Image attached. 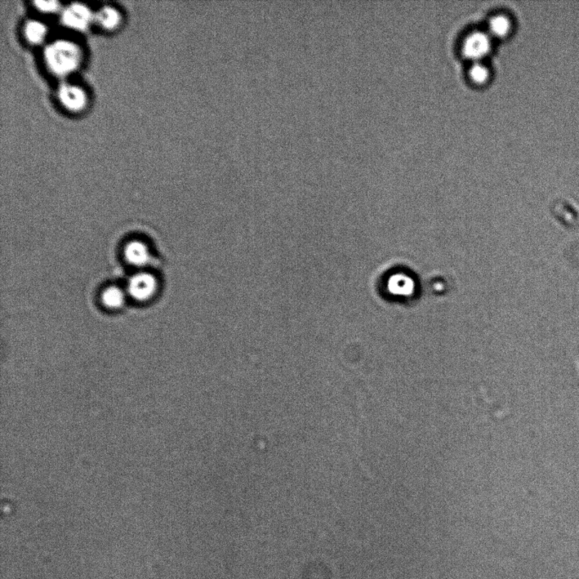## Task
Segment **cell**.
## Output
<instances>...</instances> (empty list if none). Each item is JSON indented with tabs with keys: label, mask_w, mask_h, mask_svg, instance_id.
<instances>
[{
	"label": "cell",
	"mask_w": 579,
	"mask_h": 579,
	"mask_svg": "<svg viewBox=\"0 0 579 579\" xmlns=\"http://www.w3.org/2000/svg\"><path fill=\"white\" fill-rule=\"evenodd\" d=\"M92 13L82 4H73L66 9L62 15L64 24L71 28L83 30L90 24Z\"/></svg>",
	"instance_id": "cell-4"
},
{
	"label": "cell",
	"mask_w": 579,
	"mask_h": 579,
	"mask_svg": "<svg viewBox=\"0 0 579 579\" xmlns=\"http://www.w3.org/2000/svg\"><path fill=\"white\" fill-rule=\"evenodd\" d=\"M81 56L79 47L68 41L53 43L44 51L48 68L53 73L61 75L68 74L77 68Z\"/></svg>",
	"instance_id": "cell-1"
},
{
	"label": "cell",
	"mask_w": 579,
	"mask_h": 579,
	"mask_svg": "<svg viewBox=\"0 0 579 579\" xmlns=\"http://www.w3.org/2000/svg\"><path fill=\"white\" fill-rule=\"evenodd\" d=\"M492 37L489 33L476 31L466 36L462 43L461 52L466 59L473 62L482 61L491 53Z\"/></svg>",
	"instance_id": "cell-2"
},
{
	"label": "cell",
	"mask_w": 579,
	"mask_h": 579,
	"mask_svg": "<svg viewBox=\"0 0 579 579\" xmlns=\"http://www.w3.org/2000/svg\"><path fill=\"white\" fill-rule=\"evenodd\" d=\"M101 301L110 310L121 309L126 302V293L121 288L110 286L102 293Z\"/></svg>",
	"instance_id": "cell-7"
},
{
	"label": "cell",
	"mask_w": 579,
	"mask_h": 579,
	"mask_svg": "<svg viewBox=\"0 0 579 579\" xmlns=\"http://www.w3.org/2000/svg\"><path fill=\"white\" fill-rule=\"evenodd\" d=\"M34 4L40 11L44 12L56 11L59 7V4L56 1H35Z\"/></svg>",
	"instance_id": "cell-12"
},
{
	"label": "cell",
	"mask_w": 579,
	"mask_h": 579,
	"mask_svg": "<svg viewBox=\"0 0 579 579\" xmlns=\"http://www.w3.org/2000/svg\"><path fill=\"white\" fill-rule=\"evenodd\" d=\"M59 97L62 104L71 110H82L87 103L86 93L83 89L68 84L61 88Z\"/></svg>",
	"instance_id": "cell-6"
},
{
	"label": "cell",
	"mask_w": 579,
	"mask_h": 579,
	"mask_svg": "<svg viewBox=\"0 0 579 579\" xmlns=\"http://www.w3.org/2000/svg\"><path fill=\"white\" fill-rule=\"evenodd\" d=\"M469 74L471 81L478 85H484L491 78V71L482 61L473 62Z\"/></svg>",
	"instance_id": "cell-10"
},
{
	"label": "cell",
	"mask_w": 579,
	"mask_h": 579,
	"mask_svg": "<svg viewBox=\"0 0 579 579\" xmlns=\"http://www.w3.org/2000/svg\"><path fill=\"white\" fill-rule=\"evenodd\" d=\"M95 19L103 28L113 29L119 24L120 15L114 8L106 6L97 13Z\"/></svg>",
	"instance_id": "cell-9"
},
{
	"label": "cell",
	"mask_w": 579,
	"mask_h": 579,
	"mask_svg": "<svg viewBox=\"0 0 579 579\" xmlns=\"http://www.w3.org/2000/svg\"><path fill=\"white\" fill-rule=\"evenodd\" d=\"M158 289V281L153 274L140 271L129 279L127 284L128 296L139 302L149 301Z\"/></svg>",
	"instance_id": "cell-3"
},
{
	"label": "cell",
	"mask_w": 579,
	"mask_h": 579,
	"mask_svg": "<svg viewBox=\"0 0 579 579\" xmlns=\"http://www.w3.org/2000/svg\"><path fill=\"white\" fill-rule=\"evenodd\" d=\"M123 254L127 264L137 267L146 266L151 258L149 246L139 239L128 242L124 247Z\"/></svg>",
	"instance_id": "cell-5"
},
{
	"label": "cell",
	"mask_w": 579,
	"mask_h": 579,
	"mask_svg": "<svg viewBox=\"0 0 579 579\" xmlns=\"http://www.w3.org/2000/svg\"><path fill=\"white\" fill-rule=\"evenodd\" d=\"M489 34L491 37L504 38L511 32L512 24L510 18L506 15H496L489 21Z\"/></svg>",
	"instance_id": "cell-8"
},
{
	"label": "cell",
	"mask_w": 579,
	"mask_h": 579,
	"mask_svg": "<svg viewBox=\"0 0 579 579\" xmlns=\"http://www.w3.org/2000/svg\"><path fill=\"white\" fill-rule=\"evenodd\" d=\"M46 34V26L38 21H29L25 26V35L28 41L33 43H38L43 41Z\"/></svg>",
	"instance_id": "cell-11"
}]
</instances>
